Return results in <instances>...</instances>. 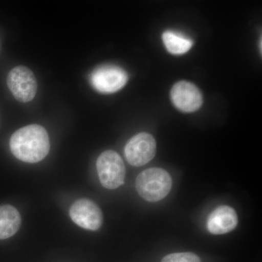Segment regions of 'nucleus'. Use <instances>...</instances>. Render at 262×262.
I'll return each mask as SVG.
<instances>
[{"instance_id": "1a4fd4ad", "label": "nucleus", "mask_w": 262, "mask_h": 262, "mask_svg": "<svg viewBox=\"0 0 262 262\" xmlns=\"http://www.w3.org/2000/svg\"><path fill=\"white\" fill-rule=\"evenodd\" d=\"M238 223L237 213L232 207L221 206L215 208L207 220V229L213 234L228 233Z\"/></svg>"}, {"instance_id": "f03ea898", "label": "nucleus", "mask_w": 262, "mask_h": 262, "mask_svg": "<svg viewBox=\"0 0 262 262\" xmlns=\"http://www.w3.org/2000/svg\"><path fill=\"white\" fill-rule=\"evenodd\" d=\"M136 188L139 195L145 201H160L170 192L172 188V179L170 174L164 169H146L136 178Z\"/></svg>"}, {"instance_id": "6e6552de", "label": "nucleus", "mask_w": 262, "mask_h": 262, "mask_svg": "<svg viewBox=\"0 0 262 262\" xmlns=\"http://www.w3.org/2000/svg\"><path fill=\"white\" fill-rule=\"evenodd\" d=\"M170 98L174 106L184 113L195 112L203 103L200 90L187 81H181L174 84L170 91Z\"/></svg>"}, {"instance_id": "f8f14e48", "label": "nucleus", "mask_w": 262, "mask_h": 262, "mask_svg": "<svg viewBox=\"0 0 262 262\" xmlns=\"http://www.w3.org/2000/svg\"><path fill=\"white\" fill-rule=\"evenodd\" d=\"M161 262H201V260L193 253H176L167 255Z\"/></svg>"}, {"instance_id": "9b49d317", "label": "nucleus", "mask_w": 262, "mask_h": 262, "mask_svg": "<svg viewBox=\"0 0 262 262\" xmlns=\"http://www.w3.org/2000/svg\"><path fill=\"white\" fill-rule=\"evenodd\" d=\"M163 41L169 53L174 55L184 54L190 50L193 45L190 39L171 31L163 33Z\"/></svg>"}, {"instance_id": "39448f33", "label": "nucleus", "mask_w": 262, "mask_h": 262, "mask_svg": "<svg viewBox=\"0 0 262 262\" xmlns=\"http://www.w3.org/2000/svg\"><path fill=\"white\" fill-rule=\"evenodd\" d=\"M128 77L123 69L115 65H103L94 70L91 75L93 87L102 94H113L122 89Z\"/></svg>"}, {"instance_id": "423d86ee", "label": "nucleus", "mask_w": 262, "mask_h": 262, "mask_svg": "<svg viewBox=\"0 0 262 262\" xmlns=\"http://www.w3.org/2000/svg\"><path fill=\"white\" fill-rule=\"evenodd\" d=\"M156 147V141L152 136L147 133H140L127 143L125 158L133 166H143L154 158Z\"/></svg>"}, {"instance_id": "9d476101", "label": "nucleus", "mask_w": 262, "mask_h": 262, "mask_svg": "<svg viewBox=\"0 0 262 262\" xmlns=\"http://www.w3.org/2000/svg\"><path fill=\"white\" fill-rule=\"evenodd\" d=\"M21 225V217L18 210L10 205L0 206V239L14 235Z\"/></svg>"}, {"instance_id": "20e7f679", "label": "nucleus", "mask_w": 262, "mask_h": 262, "mask_svg": "<svg viewBox=\"0 0 262 262\" xmlns=\"http://www.w3.org/2000/svg\"><path fill=\"white\" fill-rule=\"evenodd\" d=\"M7 84L15 99L20 102H29L37 94L35 76L32 70L24 66H18L10 71Z\"/></svg>"}, {"instance_id": "7ed1b4c3", "label": "nucleus", "mask_w": 262, "mask_h": 262, "mask_svg": "<svg viewBox=\"0 0 262 262\" xmlns=\"http://www.w3.org/2000/svg\"><path fill=\"white\" fill-rule=\"evenodd\" d=\"M96 168L103 187L115 189L125 182V167L121 157L113 150H106L99 155Z\"/></svg>"}, {"instance_id": "0eeeda50", "label": "nucleus", "mask_w": 262, "mask_h": 262, "mask_svg": "<svg viewBox=\"0 0 262 262\" xmlns=\"http://www.w3.org/2000/svg\"><path fill=\"white\" fill-rule=\"evenodd\" d=\"M70 215L72 220L89 230L96 231L103 224V213L99 207L89 199H80L71 206Z\"/></svg>"}, {"instance_id": "f257e3e1", "label": "nucleus", "mask_w": 262, "mask_h": 262, "mask_svg": "<svg viewBox=\"0 0 262 262\" xmlns=\"http://www.w3.org/2000/svg\"><path fill=\"white\" fill-rule=\"evenodd\" d=\"M47 130L39 125H29L15 131L10 140L11 152L17 159L36 163L45 159L50 151Z\"/></svg>"}]
</instances>
